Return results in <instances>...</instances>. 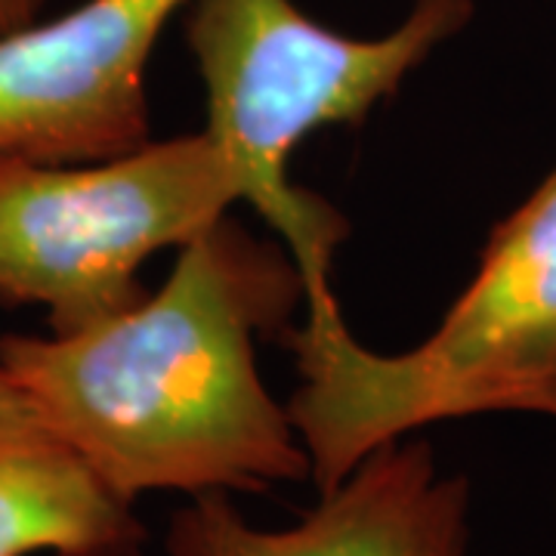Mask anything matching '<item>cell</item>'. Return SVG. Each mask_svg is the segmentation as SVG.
<instances>
[{
	"label": "cell",
	"mask_w": 556,
	"mask_h": 556,
	"mask_svg": "<svg viewBox=\"0 0 556 556\" xmlns=\"http://www.w3.org/2000/svg\"><path fill=\"white\" fill-rule=\"evenodd\" d=\"M300 303L291 254L223 217L177 248L155 294L75 334H3L0 358L130 507L155 492H269L309 482L288 405L257 365L260 338L285 334Z\"/></svg>",
	"instance_id": "1"
},
{
	"label": "cell",
	"mask_w": 556,
	"mask_h": 556,
	"mask_svg": "<svg viewBox=\"0 0 556 556\" xmlns=\"http://www.w3.org/2000/svg\"><path fill=\"white\" fill-rule=\"evenodd\" d=\"M281 340L298 358L285 405L316 492L433 424L507 412L556 420V170L492 229L473 278L420 343L371 350L343 309L306 313Z\"/></svg>",
	"instance_id": "2"
},
{
	"label": "cell",
	"mask_w": 556,
	"mask_h": 556,
	"mask_svg": "<svg viewBox=\"0 0 556 556\" xmlns=\"http://www.w3.org/2000/svg\"><path fill=\"white\" fill-rule=\"evenodd\" d=\"M477 16V0H415L378 38H353L298 0H189L182 38L204 90V130L236 161L244 204L291 254L306 313L338 309L334 260L350 223L291 179L306 139L362 124Z\"/></svg>",
	"instance_id": "3"
},
{
	"label": "cell",
	"mask_w": 556,
	"mask_h": 556,
	"mask_svg": "<svg viewBox=\"0 0 556 556\" xmlns=\"http://www.w3.org/2000/svg\"><path fill=\"white\" fill-rule=\"evenodd\" d=\"M244 204L236 161L201 127L115 159L0 155V303L75 334L149 294L142 266Z\"/></svg>",
	"instance_id": "4"
},
{
	"label": "cell",
	"mask_w": 556,
	"mask_h": 556,
	"mask_svg": "<svg viewBox=\"0 0 556 556\" xmlns=\"http://www.w3.org/2000/svg\"><path fill=\"white\" fill-rule=\"evenodd\" d=\"M186 3L84 0L0 31V155L78 164L149 142V62Z\"/></svg>",
	"instance_id": "5"
},
{
	"label": "cell",
	"mask_w": 556,
	"mask_h": 556,
	"mask_svg": "<svg viewBox=\"0 0 556 556\" xmlns=\"http://www.w3.org/2000/svg\"><path fill=\"white\" fill-rule=\"evenodd\" d=\"M470 514V479L442 470L424 437H405L285 529H260L223 492L189 497L167 522L164 556H467Z\"/></svg>",
	"instance_id": "6"
},
{
	"label": "cell",
	"mask_w": 556,
	"mask_h": 556,
	"mask_svg": "<svg viewBox=\"0 0 556 556\" xmlns=\"http://www.w3.org/2000/svg\"><path fill=\"white\" fill-rule=\"evenodd\" d=\"M137 507L87 470L0 358V556H142Z\"/></svg>",
	"instance_id": "7"
},
{
	"label": "cell",
	"mask_w": 556,
	"mask_h": 556,
	"mask_svg": "<svg viewBox=\"0 0 556 556\" xmlns=\"http://www.w3.org/2000/svg\"><path fill=\"white\" fill-rule=\"evenodd\" d=\"M53 0H0V31L22 28L28 22L47 16Z\"/></svg>",
	"instance_id": "8"
},
{
	"label": "cell",
	"mask_w": 556,
	"mask_h": 556,
	"mask_svg": "<svg viewBox=\"0 0 556 556\" xmlns=\"http://www.w3.org/2000/svg\"><path fill=\"white\" fill-rule=\"evenodd\" d=\"M554 507H556V495H554Z\"/></svg>",
	"instance_id": "9"
}]
</instances>
